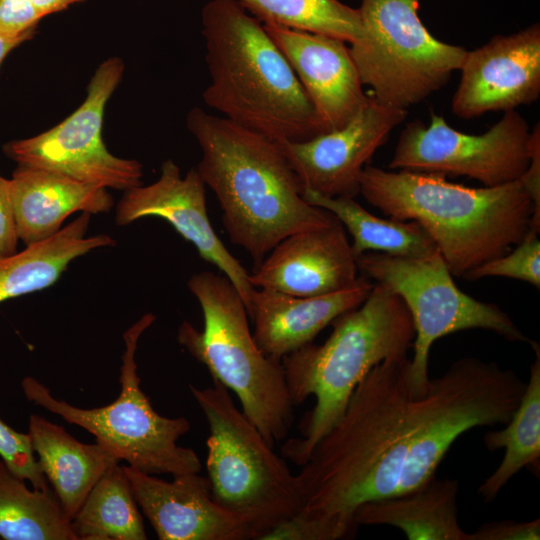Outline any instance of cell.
<instances>
[{"label":"cell","mask_w":540,"mask_h":540,"mask_svg":"<svg viewBox=\"0 0 540 540\" xmlns=\"http://www.w3.org/2000/svg\"><path fill=\"white\" fill-rule=\"evenodd\" d=\"M409 367L407 355L388 358L357 385L296 474L302 511L359 526L358 506L395 493L435 398L432 379L426 395L413 394Z\"/></svg>","instance_id":"1"},{"label":"cell","mask_w":540,"mask_h":540,"mask_svg":"<svg viewBox=\"0 0 540 540\" xmlns=\"http://www.w3.org/2000/svg\"><path fill=\"white\" fill-rule=\"evenodd\" d=\"M186 125L202 151L196 170L219 201L225 231L256 266L287 236L336 219L304 200L280 143L199 107Z\"/></svg>","instance_id":"2"},{"label":"cell","mask_w":540,"mask_h":540,"mask_svg":"<svg viewBox=\"0 0 540 540\" xmlns=\"http://www.w3.org/2000/svg\"><path fill=\"white\" fill-rule=\"evenodd\" d=\"M202 34L211 79L206 105L278 143L328 132L263 23L238 0L205 4Z\"/></svg>","instance_id":"3"},{"label":"cell","mask_w":540,"mask_h":540,"mask_svg":"<svg viewBox=\"0 0 540 540\" xmlns=\"http://www.w3.org/2000/svg\"><path fill=\"white\" fill-rule=\"evenodd\" d=\"M360 194L390 218L418 222L459 278L508 253L531 230L533 203L520 180L471 188L439 173L366 165Z\"/></svg>","instance_id":"4"},{"label":"cell","mask_w":540,"mask_h":540,"mask_svg":"<svg viewBox=\"0 0 540 540\" xmlns=\"http://www.w3.org/2000/svg\"><path fill=\"white\" fill-rule=\"evenodd\" d=\"M320 345L313 342L281 359L294 405L314 396L315 405L300 424L301 437L285 440L282 456L303 466L337 422L362 379L378 363L407 355L415 338L411 314L387 285L376 282L357 308L338 316Z\"/></svg>","instance_id":"5"},{"label":"cell","mask_w":540,"mask_h":540,"mask_svg":"<svg viewBox=\"0 0 540 540\" xmlns=\"http://www.w3.org/2000/svg\"><path fill=\"white\" fill-rule=\"evenodd\" d=\"M204 319L202 331L183 321L178 342L212 377L233 391L242 412L272 446L286 439L293 422L281 360L264 354L248 324L246 306L224 275L202 271L188 280Z\"/></svg>","instance_id":"6"},{"label":"cell","mask_w":540,"mask_h":540,"mask_svg":"<svg viewBox=\"0 0 540 540\" xmlns=\"http://www.w3.org/2000/svg\"><path fill=\"white\" fill-rule=\"evenodd\" d=\"M189 389L208 425L206 469L214 500L238 518L253 540L303 508L297 475L217 380Z\"/></svg>","instance_id":"7"},{"label":"cell","mask_w":540,"mask_h":540,"mask_svg":"<svg viewBox=\"0 0 540 540\" xmlns=\"http://www.w3.org/2000/svg\"><path fill=\"white\" fill-rule=\"evenodd\" d=\"M155 320V315L146 313L124 332L121 391L110 404L91 409L72 406L53 397L44 384L31 376L21 381V387L28 401L84 428L97 443L136 470L172 476L199 473L202 465L196 452L177 444L190 430V422L185 417L158 414L140 387L135 361L137 345Z\"/></svg>","instance_id":"8"},{"label":"cell","mask_w":540,"mask_h":540,"mask_svg":"<svg viewBox=\"0 0 540 540\" xmlns=\"http://www.w3.org/2000/svg\"><path fill=\"white\" fill-rule=\"evenodd\" d=\"M420 1L361 0L363 32L349 47L362 84L405 110L444 87L468 52L427 30Z\"/></svg>","instance_id":"9"},{"label":"cell","mask_w":540,"mask_h":540,"mask_svg":"<svg viewBox=\"0 0 540 540\" xmlns=\"http://www.w3.org/2000/svg\"><path fill=\"white\" fill-rule=\"evenodd\" d=\"M356 264L362 275L399 295L411 314L415 338L409 383L416 397L429 391V352L439 338L462 330L485 329L511 342L531 341L497 305L462 292L439 251L424 257L369 251L357 256Z\"/></svg>","instance_id":"10"},{"label":"cell","mask_w":540,"mask_h":540,"mask_svg":"<svg viewBox=\"0 0 540 540\" xmlns=\"http://www.w3.org/2000/svg\"><path fill=\"white\" fill-rule=\"evenodd\" d=\"M432 383L434 402L393 495L415 490L433 478L452 444L465 432L506 424L526 387L514 370L476 357L456 360Z\"/></svg>","instance_id":"11"},{"label":"cell","mask_w":540,"mask_h":540,"mask_svg":"<svg viewBox=\"0 0 540 540\" xmlns=\"http://www.w3.org/2000/svg\"><path fill=\"white\" fill-rule=\"evenodd\" d=\"M124 70L121 58L104 60L91 77L85 100L72 114L36 136L7 142L5 155L18 165L54 171L107 189L125 191L142 185L143 165L110 153L102 137L105 107Z\"/></svg>","instance_id":"12"},{"label":"cell","mask_w":540,"mask_h":540,"mask_svg":"<svg viewBox=\"0 0 540 540\" xmlns=\"http://www.w3.org/2000/svg\"><path fill=\"white\" fill-rule=\"evenodd\" d=\"M530 129L516 110L480 135L466 134L431 112L429 125L419 120L402 130L390 169L467 176L486 187L519 180L529 164Z\"/></svg>","instance_id":"13"},{"label":"cell","mask_w":540,"mask_h":540,"mask_svg":"<svg viewBox=\"0 0 540 540\" xmlns=\"http://www.w3.org/2000/svg\"><path fill=\"white\" fill-rule=\"evenodd\" d=\"M407 110L373 95L344 127L301 142L280 143L303 189L326 197L360 194V176Z\"/></svg>","instance_id":"14"},{"label":"cell","mask_w":540,"mask_h":540,"mask_svg":"<svg viewBox=\"0 0 540 540\" xmlns=\"http://www.w3.org/2000/svg\"><path fill=\"white\" fill-rule=\"evenodd\" d=\"M144 217L164 219L192 243L203 260L232 282L248 311L254 289L249 273L214 231L207 213L205 184L195 168L182 177L177 164L168 159L154 183L125 190L116 205V225L126 226Z\"/></svg>","instance_id":"15"},{"label":"cell","mask_w":540,"mask_h":540,"mask_svg":"<svg viewBox=\"0 0 540 540\" xmlns=\"http://www.w3.org/2000/svg\"><path fill=\"white\" fill-rule=\"evenodd\" d=\"M451 109L462 119L511 111L540 96V25L495 35L468 51Z\"/></svg>","instance_id":"16"},{"label":"cell","mask_w":540,"mask_h":540,"mask_svg":"<svg viewBox=\"0 0 540 540\" xmlns=\"http://www.w3.org/2000/svg\"><path fill=\"white\" fill-rule=\"evenodd\" d=\"M358 267L341 222L291 234L249 273L255 288L299 297L332 294L352 286Z\"/></svg>","instance_id":"17"},{"label":"cell","mask_w":540,"mask_h":540,"mask_svg":"<svg viewBox=\"0 0 540 540\" xmlns=\"http://www.w3.org/2000/svg\"><path fill=\"white\" fill-rule=\"evenodd\" d=\"M263 26L286 57L327 131L348 124L367 102L346 42L323 34Z\"/></svg>","instance_id":"18"},{"label":"cell","mask_w":540,"mask_h":540,"mask_svg":"<svg viewBox=\"0 0 540 540\" xmlns=\"http://www.w3.org/2000/svg\"><path fill=\"white\" fill-rule=\"evenodd\" d=\"M123 469L160 540H253L247 527L214 500L208 477L186 473L165 481L129 465Z\"/></svg>","instance_id":"19"},{"label":"cell","mask_w":540,"mask_h":540,"mask_svg":"<svg viewBox=\"0 0 540 540\" xmlns=\"http://www.w3.org/2000/svg\"><path fill=\"white\" fill-rule=\"evenodd\" d=\"M373 285L362 275L346 289L312 297L254 287L247 311L254 323L253 337L264 354L281 360L312 343L338 316L360 306Z\"/></svg>","instance_id":"20"},{"label":"cell","mask_w":540,"mask_h":540,"mask_svg":"<svg viewBox=\"0 0 540 540\" xmlns=\"http://www.w3.org/2000/svg\"><path fill=\"white\" fill-rule=\"evenodd\" d=\"M17 235L25 246L55 235L76 212H109L114 200L107 188L28 165H18L10 179Z\"/></svg>","instance_id":"21"},{"label":"cell","mask_w":540,"mask_h":540,"mask_svg":"<svg viewBox=\"0 0 540 540\" xmlns=\"http://www.w3.org/2000/svg\"><path fill=\"white\" fill-rule=\"evenodd\" d=\"M28 434L38 464L71 521L100 477L120 460L103 445L84 444L40 415L30 416Z\"/></svg>","instance_id":"22"},{"label":"cell","mask_w":540,"mask_h":540,"mask_svg":"<svg viewBox=\"0 0 540 540\" xmlns=\"http://www.w3.org/2000/svg\"><path fill=\"white\" fill-rule=\"evenodd\" d=\"M459 481L437 478L410 492L367 501L357 507L358 525H389L409 540H469L459 524Z\"/></svg>","instance_id":"23"},{"label":"cell","mask_w":540,"mask_h":540,"mask_svg":"<svg viewBox=\"0 0 540 540\" xmlns=\"http://www.w3.org/2000/svg\"><path fill=\"white\" fill-rule=\"evenodd\" d=\"M90 214L81 213L52 237L0 257V303L54 285L70 263L88 252L111 247L107 234L87 237Z\"/></svg>","instance_id":"24"},{"label":"cell","mask_w":540,"mask_h":540,"mask_svg":"<svg viewBox=\"0 0 540 540\" xmlns=\"http://www.w3.org/2000/svg\"><path fill=\"white\" fill-rule=\"evenodd\" d=\"M304 200L332 213L353 238L355 258L375 251L398 257H424L438 251L428 232L416 221L382 219L366 211L354 198L326 197L303 189Z\"/></svg>","instance_id":"25"},{"label":"cell","mask_w":540,"mask_h":540,"mask_svg":"<svg viewBox=\"0 0 540 540\" xmlns=\"http://www.w3.org/2000/svg\"><path fill=\"white\" fill-rule=\"evenodd\" d=\"M535 353L520 403L501 430L489 431L483 442L489 451L504 448L502 461L478 488L485 503L492 502L521 469L539 468L540 459V346L531 340Z\"/></svg>","instance_id":"26"},{"label":"cell","mask_w":540,"mask_h":540,"mask_svg":"<svg viewBox=\"0 0 540 540\" xmlns=\"http://www.w3.org/2000/svg\"><path fill=\"white\" fill-rule=\"evenodd\" d=\"M0 460V537L5 540H77L52 490L29 489Z\"/></svg>","instance_id":"27"},{"label":"cell","mask_w":540,"mask_h":540,"mask_svg":"<svg viewBox=\"0 0 540 540\" xmlns=\"http://www.w3.org/2000/svg\"><path fill=\"white\" fill-rule=\"evenodd\" d=\"M77 540H145L143 518L123 466H111L71 520Z\"/></svg>","instance_id":"28"},{"label":"cell","mask_w":540,"mask_h":540,"mask_svg":"<svg viewBox=\"0 0 540 540\" xmlns=\"http://www.w3.org/2000/svg\"><path fill=\"white\" fill-rule=\"evenodd\" d=\"M238 1L262 23L323 34L350 44L363 32L359 9L340 0Z\"/></svg>","instance_id":"29"},{"label":"cell","mask_w":540,"mask_h":540,"mask_svg":"<svg viewBox=\"0 0 540 540\" xmlns=\"http://www.w3.org/2000/svg\"><path fill=\"white\" fill-rule=\"evenodd\" d=\"M538 234L530 230L514 249L476 266L461 278L473 281L489 276H502L525 281L539 289L540 240Z\"/></svg>","instance_id":"30"},{"label":"cell","mask_w":540,"mask_h":540,"mask_svg":"<svg viewBox=\"0 0 540 540\" xmlns=\"http://www.w3.org/2000/svg\"><path fill=\"white\" fill-rule=\"evenodd\" d=\"M358 526L300 510L267 533L262 540H338L352 538Z\"/></svg>","instance_id":"31"},{"label":"cell","mask_w":540,"mask_h":540,"mask_svg":"<svg viewBox=\"0 0 540 540\" xmlns=\"http://www.w3.org/2000/svg\"><path fill=\"white\" fill-rule=\"evenodd\" d=\"M0 457L14 474L29 481L33 488L49 487L33 451L28 432L20 433L1 419Z\"/></svg>","instance_id":"32"},{"label":"cell","mask_w":540,"mask_h":540,"mask_svg":"<svg viewBox=\"0 0 540 540\" xmlns=\"http://www.w3.org/2000/svg\"><path fill=\"white\" fill-rule=\"evenodd\" d=\"M42 17L30 0H0V33L9 36L36 34Z\"/></svg>","instance_id":"33"},{"label":"cell","mask_w":540,"mask_h":540,"mask_svg":"<svg viewBox=\"0 0 540 540\" xmlns=\"http://www.w3.org/2000/svg\"><path fill=\"white\" fill-rule=\"evenodd\" d=\"M540 519L517 522L514 520L492 521L479 526L470 533L469 540H539Z\"/></svg>","instance_id":"34"},{"label":"cell","mask_w":540,"mask_h":540,"mask_svg":"<svg viewBox=\"0 0 540 540\" xmlns=\"http://www.w3.org/2000/svg\"><path fill=\"white\" fill-rule=\"evenodd\" d=\"M533 203L531 230L540 232V125L530 130L529 164L519 179Z\"/></svg>","instance_id":"35"},{"label":"cell","mask_w":540,"mask_h":540,"mask_svg":"<svg viewBox=\"0 0 540 540\" xmlns=\"http://www.w3.org/2000/svg\"><path fill=\"white\" fill-rule=\"evenodd\" d=\"M18 240L10 179L0 174V257L15 254Z\"/></svg>","instance_id":"36"},{"label":"cell","mask_w":540,"mask_h":540,"mask_svg":"<svg viewBox=\"0 0 540 540\" xmlns=\"http://www.w3.org/2000/svg\"><path fill=\"white\" fill-rule=\"evenodd\" d=\"M85 0H30L38 14L42 17L62 12L74 4Z\"/></svg>","instance_id":"37"},{"label":"cell","mask_w":540,"mask_h":540,"mask_svg":"<svg viewBox=\"0 0 540 540\" xmlns=\"http://www.w3.org/2000/svg\"><path fill=\"white\" fill-rule=\"evenodd\" d=\"M35 36L34 33H29L21 36H9L0 33V66L11 51L20 46L26 41L31 40Z\"/></svg>","instance_id":"38"}]
</instances>
